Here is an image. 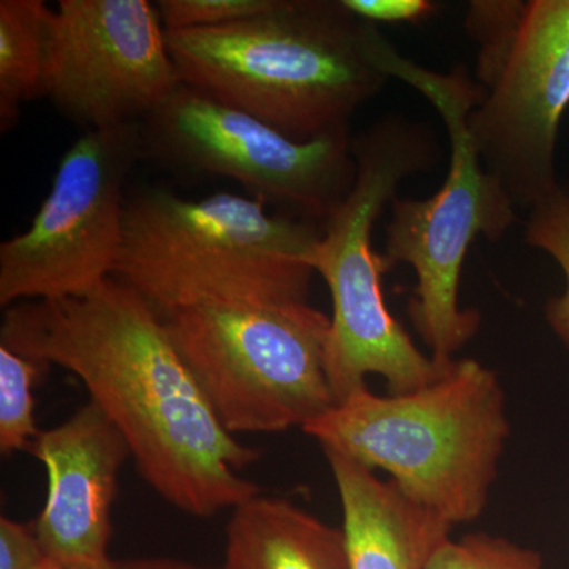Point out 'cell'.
Returning a JSON list of instances; mask_svg holds the SVG:
<instances>
[{"label":"cell","instance_id":"obj_15","mask_svg":"<svg viewBox=\"0 0 569 569\" xmlns=\"http://www.w3.org/2000/svg\"><path fill=\"white\" fill-rule=\"evenodd\" d=\"M52 10L43 0L0 2V129L6 133L21 107L44 97Z\"/></svg>","mask_w":569,"mask_h":569},{"label":"cell","instance_id":"obj_2","mask_svg":"<svg viewBox=\"0 0 569 569\" xmlns=\"http://www.w3.org/2000/svg\"><path fill=\"white\" fill-rule=\"evenodd\" d=\"M376 24L343 0H277L217 29L167 32L183 84L249 112L295 141L350 130L389 81L370 51Z\"/></svg>","mask_w":569,"mask_h":569},{"label":"cell","instance_id":"obj_3","mask_svg":"<svg viewBox=\"0 0 569 569\" xmlns=\"http://www.w3.org/2000/svg\"><path fill=\"white\" fill-rule=\"evenodd\" d=\"M321 233L310 220L269 216L257 198L193 201L152 187L127 200L114 277L162 317L203 305H309Z\"/></svg>","mask_w":569,"mask_h":569},{"label":"cell","instance_id":"obj_21","mask_svg":"<svg viewBox=\"0 0 569 569\" xmlns=\"http://www.w3.org/2000/svg\"><path fill=\"white\" fill-rule=\"evenodd\" d=\"M347 9L370 24L377 22H418L436 11L430 0H343Z\"/></svg>","mask_w":569,"mask_h":569},{"label":"cell","instance_id":"obj_19","mask_svg":"<svg viewBox=\"0 0 569 569\" xmlns=\"http://www.w3.org/2000/svg\"><path fill=\"white\" fill-rule=\"evenodd\" d=\"M277 0H160L157 3L164 31L217 29L263 14Z\"/></svg>","mask_w":569,"mask_h":569},{"label":"cell","instance_id":"obj_22","mask_svg":"<svg viewBox=\"0 0 569 569\" xmlns=\"http://www.w3.org/2000/svg\"><path fill=\"white\" fill-rule=\"evenodd\" d=\"M116 569H222L200 567L170 557H144V559H129L116 561Z\"/></svg>","mask_w":569,"mask_h":569},{"label":"cell","instance_id":"obj_10","mask_svg":"<svg viewBox=\"0 0 569 569\" xmlns=\"http://www.w3.org/2000/svg\"><path fill=\"white\" fill-rule=\"evenodd\" d=\"M140 123L144 151L157 159L234 179L257 200L282 204L310 222H326L358 173L350 130L295 141L183 82Z\"/></svg>","mask_w":569,"mask_h":569},{"label":"cell","instance_id":"obj_9","mask_svg":"<svg viewBox=\"0 0 569 569\" xmlns=\"http://www.w3.org/2000/svg\"><path fill=\"white\" fill-rule=\"evenodd\" d=\"M141 123L86 130L59 163L31 227L0 246V306L91 293L114 277Z\"/></svg>","mask_w":569,"mask_h":569},{"label":"cell","instance_id":"obj_11","mask_svg":"<svg viewBox=\"0 0 569 569\" xmlns=\"http://www.w3.org/2000/svg\"><path fill=\"white\" fill-rule=\"evenodd\" d=\"M181 82L148 0H61L52 10L44 97L71 122H141Z\"/></svg>","mask_w":569,"mask_h":569},{"label":"cell","instance_id":"obj_17","mask_svg":"<svg viewBox=\"0 0 569 569\" xmlns=\"http://www.w3.org/2000/svg\"><path fill=\"white\" fill-rule=\"evenodd\" d=\"M526 242L548 253L563 272L565 290L546 306V318L556 336L569 350V189L535 206L526 222Z\"/></svg>","mask_w":569,"mask_h":569},{"label":"cell","instance_id":"obj_8","mask_svg":"<svg viewBox=\"0 0 569 569\" xmlns=\"http://www.w3.org/2000/svg\"><path fill=\"white\" fill-rule=\"evenodd\" d=\"M163 318L231 436L302 429L336 406L325 369L331 320L316 307L203 305Z\"/></svg>","mask_w":569,"mask_h":569},{"label":"cell","instance_id":"obj_16","mask_svg":"<svg viewBox=\"0 0 569 569\" xmlns=\"http://www.w3.org/2000/svg\"><path fill=\"white\" fill-rule=\"evenodd\" d=\"M41 365L0 343V451H31L37 429L33 388Z\"/></svg>","mask_w":569,"mask_h":569},{"label":"cell","instance_id":"obj_12","mask_svg":"<svg viewBox=\"0 0 569 569\" xmlns=\"http://www.w3.org/2000/svg\"><path fill=\"white\" fill-rule=\"evenodd\" d=\"M31 452L47 468L48 496L33 523L48 559L66 569H116L111 511L129 445L89 400L61 426L40 432Z\"/></svg>","mask_w":569,"mask_h":569},{"label":"cell","instance_id":"obj_13","mask_svg":"<svg viewBox=\"0 0 569 569\" xmlns=\"http://www.w3.org/2000/svg\"><path fill=\"white\" fill-rule=\"evenodd\" d=\"M323 452L342 503L350 569H426L451 523L356 460Z\"/></svg>","mask_w":569,"mask_h":569},{"label":"cell","instance_id":"obj_14","mask_svg":"<svg viewBox=\"0 0 569 569\" xmlns=\"http://www.w3.org/2000/svg\"><path fill=\"white\" fill-rule=\"evenodd\" d=\"M222 569H350L346 533L260 493L231 512Z\"/></svg>","mask_w":569,"mask_h":569},{"label":"cell","instance_id":"obj_18","mask_svg":"<svg viewBox=\"0 0 569 569\" xmlns=\"http://www.w3.org/2000/svg\"><path fill=\"white\" fill-rule=\"evenodd\" d=\"M426 569H542V557L507 538L470 533L445 539L433 550Z\"/></svg>","mask_w":569,"mask_h":569},{"label":"cell","instance_id":"obj_5","mask_svg":"<svg viewBox=\"0 0 569 569\" xmlns=\"http://www.w3.org/2000/svg\"><path fill=\"white\" fill-rule=\"evenodd\" d=\"M353 189L326 219L313 258L331 293L325 369L336 403L367 387L372 373L385 378L391 395H406L433 383L452 365H436L389 312L381 277L392 268L372 244L378 217L402 182L440 160L436 132L389 114L353 137Z\"/></svg>","mask_w":569,"mask_h":569},{"label":"cell","instance_id":"obj_4","mask_svg":"<svg viewBox=\"0 0 569 569\" xmlns=\"http://www.w3.org/2000/svg\"><path fill=\"white\" fill-rule=\"evenodd\" d=\"M302 430L369 470L452 527L485 511L511 427L500 378L455 359L433 383L406 395L351 392Z\"/></svg>","mask_w":569,"mask_h":569},{"label":"cell","instance_id":"obj_6","mask_svg":"<svg viewBox=\"0 0 569 569\" xmlns=\"http://www.w3.org/2000/svg\"><path fill=\"white\" fill-rule=\"evenodd\" d=\"M370 51L389 80L407 82L429 100L451 144L447 179L436 194L426 200L397 197L392 201L385 252L391 268L403 263L417 272L408 313L430 358L448 367L481 325L477 310L459 306L468 250L479 236L500 241L518 222V209L486 171L468 130V118L482 99L477 80L466 69L441 73L418 66L400 56L378 29Z\"/></svg>","mask_w":569,"mask_h":569},{"label":"cell","instance_id":"obj_7","mask_svg":"<svg viewBox=\"0 0 569 569\" xmlns=\"http://www.w3.org/2000/svg\"><path fill=\"white\" fill-rule=\"evenodd\" d=\"M482 99L468 130L516 209L560 189L557 140L569 107V0H482L468 9Z\"/></svg>","mask_w":569,"mask_h":569},{"label":"cell","instance_id":"obj_1","mask_svg":"<svg viewBox=\"0 0 569 569\" xmlns=\"http://www.w3.org/2000/svg\"><path fill=\"white\" fill-rule=\"evenodd\" d=\"M0 337L17 353L80 378L141 478L179 511L212 518L260 496L239 475L260 452L223 429L164 318L122 280L110 277L74 298L18 302Z\"/></svg>","mask_w":569,"mask_h":569},{"label":"cell","instance_id":"obj_20","mask_svg":"<svg viewBox=\"0 0 569 569\" xmlns=\"http://www.w3.org/2000/svg\"><path fill=\"white\" fill-rule=\"evenodd\" d=\"M48 560L33 526L0 518V569H41Z\"/></svg>","mask_w":569,"mask_h":569},{"label":"cell","instance_id":"obj_23","mask_svg":"<svg viewBox=\"0 0 569 569\" xmlns=\"http://www.w3.org/2000/svg\"><path fill=\"white\" fill-rule=\"evenodd\" d=\"M41 569H66L62 568L61 565L54 563V561L48 560L47 563L43 565Z\"/></svg>","mask_w":569,"mask_h":569}]
</instances>
